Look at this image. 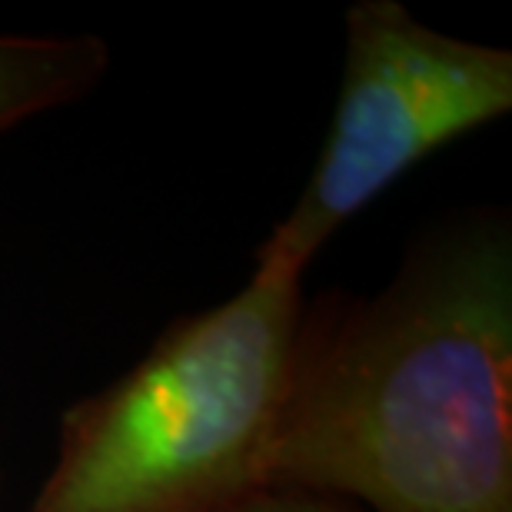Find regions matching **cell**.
Returning a JSON list of instances; mask_svg holds the SVG:
<instances>
[{
  "instance_id": "obj_1",
  "label": "cell",
  "mask_w": 512,
  "mask_h": 512,
  "mask_svg": "<svg viewBox=\"0 0 512 512\" xmlns=\"http://www.w3.org/2000/svg\"><path fill=\"white\" fill-rule=\"evenodd\" d=\"M266 486L360 512H512V230H426L383 290L306 306Z\"/></svg>"
},
{
  "instance_id": "obj_2",
  "label": "cell",
  "mask_w": 512,
  "mask_h": 512,
  "mask_svg": "<svg viewBox=\"0 0 512 512\" xmlns=\"http://www.w3.org/2000/svg\"><path fill=\"white\" fill-rule=\"evenodd\" d=\"M303 316V276L256 260L67 409L27 512H227L266 489Z\"/></svg>"
},
{
  "instance_id": "obj_3",
  "label": "cell",
  "mask_w": 512,
  "mask_h": 512,
  "mask_svg": "<svg viewBox=\"0 0 512 512\" xmlns=\"http://www.w3.org/2000/svg\"><path fill=\"white\" fill-rule=\"evenodd\" d=\"M509 110L512 50L443 34L403 0H356L343 14L340 87L320 157L256 260L306 276L396 180Z\"/></svg>"
},
{
  "instance_id": "obj_4",
  "label": "cell",
  "mask_w": 512,
  "mask_h": 512,
  "mask_svg": "<svg viewBox=\"0 0 512 512\" xmlns=\"http://www.w3.org/2000/svg\"><path fill=\"white\" fill-rule=\"evenodd\" d=\"M110 47L94 34H0V133L97 90Z\"/></svg>"
},
{
  "instance_id": "obj_5",
  "label": "cell",
  "mask_w": 512,
  "mask_h": 512,
  "mask_svg": "<svg viewBox=\"0 0 512 512\" xmlns=\"http://www.w3.org/2000/svg\"><path fill=\"white\" fill-rule=\"evenodd\" d=\"M227 512H360L356 506L343 503V499L303 493V489H286V486H266L260 493L247 496Z\"/></svg>"
}]
</instances>
